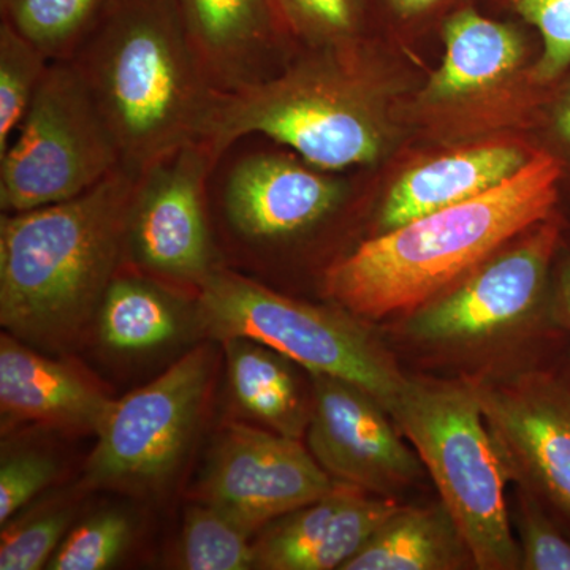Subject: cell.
I'll use <instances>...</instances> for the list:
<instances>
[{
  "label": "cell",
  "mask_w": 570,
  "mask_h": 570,
  "mask_svg": "<svg viewBox=\"0 0 570 570\" xmlns=\"http://www.w3.org/2000/svg\"><path fill=\"white\" fill-rule=\"evenodd\" d=\"M561 175L557 157L535 154L493 189L382 232L326 268L325 295L358 318L415 313L553 216Z\"/></svg>",
  "instance_id": "obj_1"
},
{
  "label": "cell",
  "mask_w": 570,
  "mask_h": 570,
  "mask_svg": "<svg viewBox=\"0 0 570 570\" xmlns=\"http://www.w3.org/2000/svg\"><path fill=\"white\" fill-rule=\"evenodd\" d=\"M138 174L116 168L88 193L0 220V324L29 346L67 351L96 321L126 255Z\"/></svg>",
  "instance_id": "obj_2"
},
{
  "label": "cell",
  "mask_w": 570,
  "mask_h": 570,
  "mask_svg": "<svg viewBox=\"0 0 570 570\" xmlns=\"http://www.w3.org/2000/svg\"><path fill=\"white\" fill-rule=\"evenodd\" d=\"M135 174L204 140L220 92L187 36L175 0H108L69 59Z\"/></svg>",
  "instance_id": "obj_3"
},
{
  "label": "cell",
  "mask_w": 570,
  "mask_h": 570,
  "mask_svg": "<svg viewBox=\"0 0 570 570\" xmlns=\"http://www.w3.org/2000/svg\"><path fill=\"white\" fill-rule=\"evenodd\" d=\"M389 414L436 483L474 564L482 570L520 569L505 501L508 469L475 384L407 377Z\"/></svg>",
  "instance_id": "obj_4"
},
{
  "label": "cell",
  "mask_w": 570,
  "mask_h": 570,
  "mask_svg": "<svg viewBox=\"0 0 570 570\" xmlns=\"http://www.w3.org/2000/svg\"><path fill=\"white\" fill-rule=\"evenodd\" d=\"M347 67L337 55L324 56L220 94L204 140L220 160L243 138L264 135L322 170L374 163L382 149L381 124Z\"/></svg>",
  "instance_id": "obj_5"
},
{
  "label": "cell",
  "mask_w": 570,
  "mask_h": 570,
  "mask_svg": "<svg viewBox=\"0 0 570 570\" xmlns=\"http://www.w3.org/2000/svg\"><path fill=\"white\" fill-rule=\"evenodd\" d=\"M197 324L213 340L249 337L275 348L309 374L351 382L385 411L407 377L389 348L347 311L309 305L217 268L198 288Z\"/></svg>",
  "instance_id": "obj_6"
},
{
  "label": "cell",
  "mask_w": 570,
  "mask_h": 570,
  "mask_svg": "<svg viewBox=\"0 0 570 570\" xmlns=\"http://www.w3.org/2000/svg\"><path fill=\"white\" fill-rule=\"evenodd\" d=\"M121 167V154L73 62L51 61L9 148L0 208L22 213L71 200Z\"/></svg>",
  "instance_id": "obj_7"
},
{
  "label": "cell",
  "mask_w": 570,
  "mask_h": 570,
  "mask_svg": "<svg viewBox=\"0 0 570 570\" xmlns=\"http://www.w3.org/2000/svg\"><path fill=\"white\" fill-rule=\"evenodd\" d=\"M208 346L194 348L141 389L112 401L86 466L94 489L159 493L190 448L213 377Z\"/></svg>",
  "instance_id": "obj_8"
},
{
  "label": "cell",
  "mask_w": 570,
  "mask_h": 570,
  "mask_svg": "<svg viewBox=\"0 0 570 570\" xmlns=\"http://www.w3.org/2000/svg\"><path fill=\"white\" fill-rule=\"evenodd\" d=\"M220 164L206 140L187 142L138 176L127 216L124 261L146 275L200 285L216 272L208 184Z\"/></svg>",
  "instance_id": "obj_9"
},
{
  "label": "cell",
  "mask_w": 570,
  "mask_h": 570,
  "mask_svg": "<svg viewBox=\"0 0 570 570\" xmlns=\"http://www.w3.org/2000/svg\"><path fill=\"white\" fill-rule=\"evenodd\" d=\"M510 480L570 532V351L502 384H475Z\"/></svg>",
  "instance_id": "obj_10"
},
{
  "label": "cell",
  "mask_w": 570,
  "mask_h": 570,
  "mask_svg": "<svg viewBox=\"0 0 570 570\" xmlns=\"http://www.w3.org/2000/svg\"><path fill=\"white\" fill-rule=\"evenodd\" d=\"M335 482L299 439L230 423L214 441L198 494L200 502L254 534L325 497Z\"/></svg>",
  "instance_id": "obj_11"
},
{
  "label": "cell",
  "mask_w": 570,
  "mask_h": 570,
  "mask_svg": "<svg viewBox=\"0 0 570 570\" xmlns=\"http://www.w3.org/2000/svg\"><path fill=\"white\" fill-rule=\"evenodd\" d=\"M561 243L562 223L551 216L528 230L519 245L498 253L448 294L415 311L409 333L426 343H464L523 322L546 296Z\"/></svg>",
  "instance_id": "obj_12"
},
{
  "label": "cell",
  "mask_w": 570,
  "mask_h": 570,
  "mask_svg": "<svg viewBox=\"0 0 570 570\" xmlns=\"http://www.w3.org/2000/svg\"><path fill=\"white\" fill-rule=\"evenodd\" d=\"M311 381L307 449L328 475L392 499L422 478V460L376 397L343 379Z\"/></svg>",
  "instance_id": "obj_13"
},
{
  "label": "cell",
  "mask_w": 570,
  "mask_h": 570,
  "mask_svg": "<svg viewBox=\"0 0 570 570\" xmlns=\"http://www.w3.org/2000/svg\"><path fill=\"white\" fill-rule=\"evenodd\" d=\"M326 170L276 153L239 157L225 175L223 212L228 227L247 245L298 238L328 219L343 204V183Z\"/></svg>",
  "instance_id": "obj_14"
},
{
  "label": "cell",
  "mask_w": 570,
  "mask_h": 570,
  "mask_svg": "<svg viewBox=\"0 0 570 570\" xmlns=\"http://www.w3.org/2000/svg\"><path fill=\"white\" fill-rule=\"evenodd\" d=\"M400 505L336 480L325 497L262 530L254 543L255 569L341 570Z\"/></svg>",
  "instance_id": "obj_15"
},
{
  "label": "cell",
  "mask_w": 570,
  "mask_h": 570,
  "mask_svg": "<svg viewBox=\"0 0 570 570\" xmlns=\"http://www.w3.org/2000/svg\"><path fill=\"white\" fill-rule=\"evenodd\" d=\"M209 80L235 92L279 73L276 51L291 39L275 0H175Z\"/></svg>",
  "instance_id": "obj_16"
},
{
  "label": "cell",
  "mask_w": 570,
  "mask_h": 570,
  "mask_svg": "<svg viewBox=\"0 0 570 570\" xmlns=\"http://www.w3.org/2000/svg\"><path fill=\"white\" fill-rule=\"evenodd\" d=\"M112 400L89 374L48 358L10 333L0 337L2 426L33 423L96 433Z\"/></svg>",
  "instance_id": "obj_17"
},
{
  "label": "cell",
  "mask_w": 570,
  "mask_h": 570,
  "mask_svg": "<svg viewBox=\"0 0 570 570\" xmlns=\"http://www.w3.org/2000/svg\"><path fill=\"white\" fill-rule=\"evenodd\" d=\"M528 157L512 145H485L448 154L401 176L381 209L382 230L459 205L517 174Z\"/></svg>",
  "instance_id": "obj_18"
},
{
  "label": "cell",
  "mask_w": 570,
  "mask_h": 570,
  "mask_svg": "<svg viewBox=\"0 0 570 570\" xmlns=\"http://www.w3.org/2000/svg\"><path fill=\"white\" fill-rule=\"evenodd\" d=\"M227 362L228 387L250 419L284 436H305L311 404L303 396L291 360L249 337L220 341Z\"/></svg>",
  "instance_id": "obj_19"
},
{
  "label": "cell",
  "mask_w": 570,
  "mask_h": 570,
  "mask_svg": "<svg viewBox=\"0 0 570 570\" xmlns=\"http://www.w3.org/2000/svg\"><path fill=\"white\" fill-rule=\"evenodd\" d=\"M469 562L471 551L444 505H400L341 570H453Z\"/></svg>",
  "instance_id": "obj_20"
},
{
  "label": "cell",
  "mask_w": 570,
  "mask_h": 570,
  "mask_svg": "<svg viewBox=\"0 0 570 570\" xmlns=\"http://www.w3.org/2000/svg\"><path fill=\"white\" fill-rule=\"evenodd\" d=\"M444 41V62L428 88V96L438 100L489 88L515 69L523 52L512 26L490 20L472 7L449 14Z\"/></svg>",
  "instance_id": "obj_21"
},
{
  "label": "cell",
  "mask_w": 570,
  "mask_h": 570,
  "mask_svg": "<svg viewBox=\"0 0 570 570\" xmlns=\"http://www.w3.org/2000/svg\"><path fill=\"white\" fill-rule=\"evenodd\" d=\"M96 321L105 346L138 354L175 340L181 326V307L167 288L149 277L116 275Z\"/></svg>",
  "instance_id": "obj_22"
},
{
  "label": "cell",
  "mask_w": 570,
  "mask_h": 570,
  "mask_svg": "<svg viewBox=\"0 0 570 570\" xmlns=\"http://www.w3.org/2000/svg\"><path fill=\"white\" fill-rule=\"evenodd\" d=\"M108 0H0L2 20L50 61H67L91 31Z\"/></svg>",
  "instance_id": "obj_23"
},
{
  "label": "cell",
  "mask_w": 570,
  "mask_h": 570,
  "mask_svg": "<svg viewBox=\"0 0 570 570\" xmlns=\"http://www.w3.org/2000/svg\"><path fill=\"white\" fill-rule=\"evenodd\" d=\"M245 530L212 505L187 509L179 562L189 570L255 569L254 543Z\"/></svg>",
  "instance_id": "obj_24"
},
{
  "label": "cell",
  "mask_w": 570,
  "mask_h": 570,
  "mask_svg": "<svg viewBox=\"0 0 570 570\" xmlns=\"http://www.w3.org/2000/svg\"><path fill=\"white\" fill-rule=\"evenodd\" d=\"M50 62L9 21H0V154L20 129Z\"/></svg>",
  "instance_id": "obj_25"
},
{
  "label": "cell",
  "mask_w": 570,
  "mask_h": 570,
  "mask_svg": "<svg viewBox=\"0 0 570 570\" xmlns=\"http://www.w3.org/2000/svg\"><path fill=\"white\" fill-rule=\"evenodd\" d=\"M292 37L317 48H348L365 24L370 0H275Z\"/></svg>",
  "instance_id": "obj_26"
},
{
  "label": "cell",
  "mask_w": 570,
  "mask_h": 570,
  "mask_svg": "<svg viewBox=\"0 0 570 570\" xmlns=\"http://www.w3.org/2000/svg\"><path fill=\"white\" fill-rule=\"evenodd\" d=\"M132 539V523L119 510H104L82 521L62 540L47 569L102 570L121 558Z\"/></svg>",
  "instance_id": "obj_27"
},
{
  "label": "cell",
  "mask_w": 570,
  "mask_h": 570,
  "mask_svg": "<svg viewBox=\"0 0 570 570\" xmlns=\"http://www.w3.org/2000/svg\"><path fill=\"white\" fill-rule=\"evenodd\" d=\"M71 521L69 509H48L14 524H3L0 538V570L47 568L66 539Z\"/></svg>",
  "instance_id": "obj_28"
},
{
  "label": "cell",
  "mask_w": 570,
  "mask_h": 570,
  "mask_svg": "<svg viewBox=\"0 0 570 570\" xmlns=\"http://www.w3.org/2000/svg\"><path fill=\"white\" fill-rule=\"evenodd\" d=\"M519 498L520 569L570 570V532L530 491Z\"/></svg>",
  "instance_id": "obj_29"
},
{
  "label": "cell",
  "mask_w": 570,
  "mask_h": 570,
  "mask_svg": "<svg viewBox=\"0 0 570 570\" xmlns=\"http://www.w3.org/2000/svg\"><path fill=\"white\" fill-rule=\"evenodd\" d=\"M513 11L530 22L543 40L535 78L550 81L570 66V0H509Z\"/></svg>",
  "instance_id": "obj_30"
},
{
  "label": "cell",
  "mask_w": 570,
  "mask_h": 570,
  "mask_svg": "<svg viewBox=\"0 0 570 570\" xmlns=\"http://www.w3.org/2000/svg\"><path fill=\"white\" fill-rule=\"evenodd\" d=\"M56 474V461L37 450L3 453L0 464V523H9L18 510L50 485Z\"/></svg>",
  "instance_id": "obj_31"
},
{
  "label": "cell",
  "mask_w": 570,
  "mask_h": 570,
  "mask_svg": "<svg viewBox=\"0 0 570 570\" xmlns=\"http://www.w3.org/2000/svg\"><path fill=\"white\" fill-rule=\"evenodd\" d=\"M373 0H370V6ZM382 9L390 11L397 21L431 20L439 11L449 9L459 0H379Z\"/></svg>",
  "instance_id": "obj_32"
},
{
  "label": "cell",
  "mask_w": 570,
  "mask_h": 570,
  "mask_svg": "<svg viewBox=\"0 0 570 570\" xmlns=\"http://www.w3.org/2000/svg\"><path fill=\"white\" fill-rule=\"evenodd\" d=\"M553 316L558 325L570 336V250L562 255L554 281Z\"/></svg>",
  "instance_id": "obj_33"
},
{
  "label": "cell",
  "mask_w": 570,
  "mask_h": 570,
  "mask_svg": "<svg viewBox=\"0 0 570 570\" xmlns=\"http://www.w3.org/2000/svg\"><path fill=\"white\" fill-rule=\"evenodd\" d=\"M557 129L561 140L570 148V94L564 104L561 105L560 112H558Z\"/></svg>",
  "instance_id": "obj_34"
}]
</instances>
